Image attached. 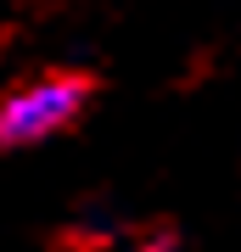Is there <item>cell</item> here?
<instances>
[{"mask_svg":"<svg viewBox=\"0 0 241 252\" xmlns=\"http://www.w3.org/2000/svg\"><path fill=\"white\" fill-rule=\"evenodd\" d=\"M90 101V79L79 73H45V79L17 84L0 101V146H39L62 135Z\"/></svg>","mask_w":241,"mask_h":252,"instance_id":"6da1fadb","label":"cell"}]
</instances>
